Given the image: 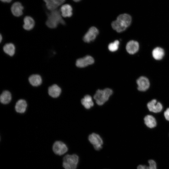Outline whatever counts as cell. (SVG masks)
<instances>
[{"label": "cell", "instance_id": "6da1fadb", "mask_svg": "<svg viewBox=\"0 0 169 169\" xmlns=\"http://www.w3.org/2000/svg\"><path fill=\"white\" fill-rule=\"evenodd\" d=\"M132 20L130 15L126 13L120 14L116 20L113 21L111 25L112 28L118 33L124 31L131 24Z\"/></svg>", "mask_w": 169, "mask_h": 169}, {"label": "cell", "instance_id": "7a4b0ae2", "mask_svg": "<svg viewBox=\"0 0 169 169\" xmlns=\"http://www.w3.org/2000/svg\"><path fill=\"white\" fill-rule=\"evenodd\" d=\"M60 24L65 25V23L59 10L57 9L51 11L47 13V19L46 22L47 26L50 28H54Z\"/></svg>", "mask_w": 169, "mask_h": 169}, {"label": "cell", "instance_id": "3957f363", "mask_svg": "<svg viewBox=\"0 0 169 169\" xmlns=\"http://www.w3.org/2000/svg\"><path fill=\"white\" fill-rule=\"evenodd\" d=\"M112 93V90L109 88H106L103 90H98L95 94L94 98L98 105H102L108 100Z\"/></svg>", "mask_w": 169, "mask_h": 169}, {"label": "cell", "instance_id": "277c9868", "mask_svg": "<svg viewBox=\"0 0 169 169\" xmlns=\"http://www.w3.org/2000/svg\"><path fill=\"white\" fill-rule=\"evenodd\" d=\"M79 161V157L76 154H68L63 158V166L65 169H76Z\"/></svg>", "mask_w": 169, "mask_h": 169}, {"label": "cell", "instance_id": "5b68a950", "mask_svg": "<svg viewBox=\"0 0 169 169\" xmlns=\"http://www.w3.org/2000/svg\"><path fill=\"white\" fill-rule=\"evenodd\" d=\"M88 140L95 150L98 151L102 148L103 141L98 134L95 133L90 134L88 137Z\"/></svg>", "mask_w": 169, "mask_h": 169}, {"label": "cell", "instance_id": "8992f818", "mask_svg": "<svg viewBox=\"0 0 169 169\" xmlns=\"http://www.w3.org/2000/svg\"><path fill=\"white\" fill-rule=\"evenodd\" d=\"M52 149L54 152L59 156H61L64 154L68 150V148L66 145L60 141H57L55 142L53 144Z\"/></svg>", "mask_w": 169, "mask_h": 169}, {"label": "cell", "instance_id": "52a82bcc", "mask_svg": "<svg viewBox=\"0 0 169 169\" xmlns=\"http://www.w3.org/2000/svg\"><path fill=\"white\" fill-rule=\"evenodd\" d=\"M99 33L98 29L95 27H90L85 33L83 38V40L86 43H90L94 41Z\"/></svg>", "mask_w": 169, "mask_h": 169}, {"label": "cell", "instance_id": "ba28073f", "mask_svg": "<svg viewBox=\"0 0 169 169\" xmlns=\"http://www.w3.org/2000/svg\"><path fill=\"white\" fill-rule=\"evenodd\" d=\"M94 62V58L90 55H87L83 58L77 59L76 66L79 68H84L93 64Z\"/></svg>", "mask_w": 169, "mask_h": 169}, {"label": "cell", "instance_id": "9c48e42d", "mask_svg": "<svg viewBox=\"0 0 169 169\" xmlns=\"http://www.w3.org/2000/svg\"><path fill=\"white\" fill-rule=\"evenodd\" d=\"M138 85V90L140 91H145L150 86V82L148 79L145 77L141 76L136 81Z\"/></svg>", "mask_w": 169, "mask_h": 169}, {"label": "cell", "instance_id": "30bf717a", "mask_svg": "<svg viewBox=\"0 0 169 169\" xmlns=\"http://www.w3.org/2000/svg\"><path fill=\"white\" fill-rule=\"evenodd\" d=\"M24 7L19 2L14 3L12 5L11 10L13 14L15 16L18 17L23 14Z\"/></svg>", "mask_w": 169, "mask_h": 169}, {"label": "cell", "instance_id": "8fae6325", "mask_svg": "<svg viewBox=\"0 0 169 169\" xmlns=\"http://www.w3.org/2000/svg\"><path fill=\"white\" fill-rule=\"evenodd\" d=\"M147 106L149 111L154 113L160 112L162 109L161 104L157 102L155 99L152 100L148 102Z\"/></svg>", "mask_w": 169, "mask_h": 169}, {"label": "cell", "instance_id": "7c38bea8", "mask_svg": "<svg viewBox=\"0 0 169 169\" xmlns=\"http://www.w3.org/2000/svg\"><path fill=\"white\" fill-rule=\"evenodd\" d=\"M139 44L136 41L131 40L127 44L126 49L130 54H134L136 53L139 49Z\"/></svg>", "mask_w": 169, "mask_h": 169}, {"label": "cell", "instance_id": "4fadbf2b", "mask_svg": "<svg viewBox=\"0 0 169 169\" xmlns=\"http://www.w3.org/2000/svg\"><path fill=\"white\" fill-rule=\"evenodd\" d=\"M73 8L72 6L68 4L62 5L60 9V11L62 17L69 18L73 15Z\"/></svg>", "mask_w": 169, "mask_h": 169}, {"label": "cell", "instance_id": "5bb4252c", "mask_svg": "<svg viewBox=\"0 0 169 169\" xmlns=\"http://www.w3.org/2000/svg\"><path fill=\"white\" fill-rule=\"evenodd\" d=\"M66 0H52L46 3L47 8L50 10L52 11L57 9L60 6L62 5Z\"/></svg>", "mask_w": 169, "mask_h": 169}, {"label": "cell", "instance_id": "9a60e30c", "mask_svg": "<svg viewBox=\"0 0 169 169\" xmlns=\"http://www.w3.org/2000/svg\"><path fill=\"white\" fill-rule=\"evenodd\" d=\"M23 27L24 29L27 30L32 29L35 25V21L31 16H26L23 19Z\"/></svg>", "mask_w": 169, "mask_h": 169}, {"label": "cell", "instance_id": "2e32d148", "mask_svg": "<svg viewBox=\"0 0 169 169\" xmlns=\"http://www.w3.org/2000/svg\"><path fill=\"white\" fill-rule=\"evenodd\" d=\"M60 88L56 84H54L48 89V93L51 97L56 98L59 97L61 93Z\"/></svg>", "mask_w": 169, "mask_h": 169}, {"label": "cell", "instance_id": "e0dca14e", "mask_svg": "<svg viewBox=\"0 0 169 169\" xmlns=\"http://www.w3.org/2000/svg\"><path fill=\"white\" fill-rule=\"evenodd\" d=\"M27 106L26 101L23 99H20L16 102L15 109L17 112L22 113H24L26 109Z\"/></svg>", "mask_w": 169, "mask_h": 169}, {"label": "cell", "instance_id": "ac0fdd59", "mask_svg": "<svg viewBox=\"0 0 169 169\" xmlns=\"http://www.w3.org/2000/svg\"><path fill=\"white\" fill-rule=\"evenodd\" d=\"M30 83L33 86H38L42 83V79L41 76L37 74L31 75L28 78Z\"/></svg>", "mask_w": 169, "mask_h": 169}, {"label": "cell", "instance_id": "d6986e66", "mask_svg": "<svg viewBox=\"0 0 169 169\" xmlns=\"http://www.w3.org/2000/svg\"><path fill=\"white\" fill-rule=\"evenodd\" d=\"M82 104L86 109H90L94 105L92 97L89 95H85L81 100Z\"/></svg>", "mask_w": 169, "mask_h": 169}, {"label": "cell", "instance_id": "ffe728a7", "mask_svg": "<svg viewBox=\"0 0 169 169\" xmlns=\"http://www.w3.org/2000/svg\"><path fill=\"white\" fill-rule=\"evenodd\" d=\"M164 51L163 49L159 47L155 48L152 52L153 57L157 60L162 59L164 55Z\"/></svg>", "mask_w": 169, "mask_h": 169}, {"label": "cell", "instance_id": "44dd1931", "mask_svg": "<svg viewBox=\"0 0 169 169\" xmlns=\"http://www.w3.org/2000/svg\"><path fill=\"white\" fill-rule=\"evenodd\" d=\"M3 50L6 54L10 56H12L14 55L15 53V46L12 43H7L3 46Z\"/></svg>", "mask_w": 169, "mask_h": 169}, {"label": "cell", "instance_id": "7402d4cb", "mask_svg": "<svg viewBox=\"0 0 169 169\" xmlns=\"http://www.w3.org/2000/svg\"><path fill=\"white\" fill-rule=\"evenodd\" d=\"M12 99V95L8 91L5 90L1 94L0 97L1 103L6 104L9 103Z\"/></svg>", "mask_w": 169, "mask_h": 169}, {"label": "cell", "instance_id": "603a6c76", "mask_svg": "<svg viewBox=\"0 0 169 169\" xmlns=\"http://www.w3.org/2000/svg\"><path fill=\"white\" fill-rule=\"evenodd\" d=\"M144 120L146 125L150 128H154L156 125L155 119L151 115H148L146 116L144 118Z\"/></svg>", "mask_w": 169, "mask_h": 169}, {"label": "cell", "instance_id": "cb8c5ba5", "mask_svg": "<svg viewBox=\"0 0 169 169\" xmlns=\"http://www.w3.org/2000/svg\"><path fill=\"white\" fill-rule=\"evenodd\" d=\"M119 42L116 40L114 42L110 43L108 46V49L111 52H114L116 51L119 48Z\"/></svg>", "mask_w": 169, "mask_h": 169}, {"label": "cell", "instance_id": "d4e9b609", "mask_svg": "<svg viewBox=\"0 0 169 169\" xmlns=\"http://www.w3.org/2000/svg\"><path fill=\"white\" fill-rule=\"evenodd\" d=\"M149 169H157V164L156 161L152 159L149 160L148 161Z\"/></svg>", "mask_w": 169, "mask_h": 169}, {"label": "cell", "instance_id": "484cf974", "mask_svg": "<svg viewBox=\"0 0 169 169\" xmlns=\"http://www.w3.org/2000/svg\"><path fill=\"white\" fill-rule=\"evenodd\" d=\"M164 115L166 119L169 121V108L167 109L164 112Z\"/></svg>", "mask_w": 169, "mask_h": 169}, {"label": "cell", "instance_id": "4316f807", "mask_svg": "<svg viewBox=\"0 0 169 169\" xmlns=\"http://www.w3.org/2000/svg\"><path fill=\"white\" fill-rule=\"evenodd\" d=\"M137 169H149L148 166L145 165H140L137 167Z\"/></svg>", "mask_w": 169, "mask_h": 169}, {"label": "cell", "instance_id": "83f0119b", "mask_svg": "<svg viewBox=\"0 0 169 169\" xmlns=\"http://www.w3.org/2000/svg\"><path fill=\"white\" fill-rule=\"evenodd\" d=\"M3 3H9L11 2L12 0H0Z\"/></svg>", "mask_w": 169, "mask_h": 169}, {"label": "cell", "instance_id": "f1b7e54d", "mask_svg": "<svg viewBox=\"0 0 169 169\" xmlns=\"http://www.w3.org/2000/svg\"><path fill=\"white\" fill-rule=\"evenodd\" d=\"M43 0L45 2V3H46L52 0Z\"/></svg>", "mask_w": 169, "mask_h": 169}, {"label": "cell", "instance_id": "f546056e", "mask_svg": "<svg viewBox=\"0 0 169 169\" xmlns=\"http://www.w3.org/2000/svg\"><path fill=\"white\" fill-rule=\"evenodd\" d=\"M75 2H78L81 1V0H73Z\"/></svg>", "mask_w": 169, "mask_h": 169}, {"label": "cell", "instance_id": "4dcf8cb0", "mask_svg": "<svg viewBox=\"0 0 169 169\" xmlns=\"http://www.w3.org/2000/svg\"><path fill=\"white\" fill-rule=\"evenodd\" d=\"M2 35L1 34L0 35V42H2Z\"/></svg>", "mask_w": 169, "mask_h": 169}]
</instances>
